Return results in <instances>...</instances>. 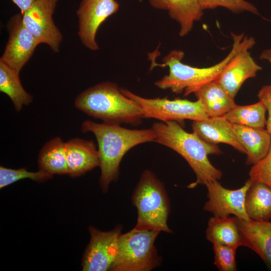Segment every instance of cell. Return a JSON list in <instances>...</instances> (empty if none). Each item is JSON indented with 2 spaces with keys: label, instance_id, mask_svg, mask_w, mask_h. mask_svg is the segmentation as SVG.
<instances>
[{
  "label": "cell",
  "instance_id": "ac0fdd59",
  "mask_svg": "<svg viewBox=\"0 0 271 271\" xmlns=\"http://www.w3.org/2000/svg\"><path fill=\"white\" fill-rule=\"evenodd\" d=\"M194 93L209 117L223 116L236 105L234 98L216 80L202 85Z\"/></svg>",
  "mask_w": 271,
  "mask_h": 271
},
{
  "label": "cell",
  "instance_id": "83f0119b",
  "mask_svg": "<svg viewBox=\"0 0 271 271\" xmlns=\"http://www.w3.org/2000/svg\"><path fill=\"white\" fill-rule=\"evenodd\" d=\"M249 176L251 181L263 183L271 188V146L266 156L252 165Z\"/></svg>",
  "mask_w": 271,
  "mask_h": 271
},
{
  "label": "cell",
  "instance_id": "9a60e30c",
  "mask_svg": "<svg viewBox=\"0 0 271 271\" xmlns=\"http://www.w3.org/2000/svg\"><path fill=\"white\" fill-rule=\"evenodd\" d=\"M192 127L193 132L207 143L215 145L226 144L240 153L246 154L245 149L239 141L232 124L224 115L193 121Z\"/></svg>",
  "mask_w": 271,
  "mask_h": 271
},
{
  "label": "cell",
  "instance_id": "f1b7e54d",
  "mask_svg": "<svg viewBox=\"0 0 271 271\" xmlns=\"http://www.w3.org/2000/svg\"><path fill=\"white\" fill-rule=\"evenodd\" d=\"M257 97L266 107L268 112L266 129L271 136V85H265L258 91Z\"/></svg>",
  "mask_w": 271,
  "mask_h": 271
},
{
  "label": "cell",
  "instance_id": "5b68a950",
  "mask_svg": "<svg viewBox=\"0 0 271 271\" xmlns=\"http://www.w3.org/2000/svg\"><path fill=\"white\" fill-rule=\"evenodd\" d=\"M131 200L138 211L137 222L132 229L172 232L167 224L170 201L164 185L152 171L143 172Z\"/></svg>",
  "mask_w": 271,
  "mask_h": 271
},
{
  "label": "cell",
  "instance_id": "ba28073f",
  "mask_svg": "<svg viewBox=\"0 0 271 271\" xmlns=\"http://www.w3.org/2000/svg\"><path fill=\"white\" fill-rule=\"evenodd\" d=\"M59 0H37L22 14L23 22L39 44L48 45L55 53L59 51L63 36L52 16Z\"/></svg>",
  "mask_w": 271,
  "mask_h": 271
},
{
  "label": "cell",
  "instance_id": "7402d4cb",
  "mask_svg": "<svg viewBox=\"0 0 271 271\" xmlns=\"http://www.w3.org/2000/svg\"><path fill=\"white\" fill-rule=\"evenodd\" d=\"M40 170L53 174H68L65 143L60 137L48 141L38 156Z\"/></svg>",
  "mask_w": 271,
  "mask_h": 271
},
{
  "label": "cell",
  "instance_id": "8992f818",
  "mask_svg": "<svg viewBox=\"0 0 271 271\" xmlns=\"http://www.w3.org/2000/svg\"><path fill=\"white\" fill-rule=\"evenodd\" d=\"M160 231L132 229L121 234L116 257L109 270L149 271L159 265L160 258L155 246Z\"/></svg>",
  "mask_w": 271,
  "mask_h": 271
},
{
  "label": "cell",
  "instance_id": "cb8c5ba5",
  "mask_svg": "<svg viewBox=\"0 0 271 271\" xmlns=\"http://www.w3.org/2000/svg\"><path fill=\"white\" fill-rule=\"evenodd\" d=\"M264 104L259 101L248 105H236L224 116L230 123L243 125L255 128H264L266 126Z\"/></svg>",
  "mask_w": 271,
  "mask_h": 271
},
{
  "label": "cell",
  "instance_id": "8fae6325",
  "mask_svg": "<svg viewBox=\"0 0 271 271\" xmlns=\"http://www.w3.org/2000/svg\"><path fill=\"white\" fill-rule=\"evenodd\" d=\"M119 8L115 0H82L77 10L78 35L82 44L91 51L99 47L96 41L97 31L108 17L116 13Z\"/></svg>",
  "mask_w": 271,
  "mask_h": 271
},
{
  "label": "cell",
  "instance_id": "7c38bea8",
  "mask_svg": "<svg viewBox=\"0 0 271 271\" xmlns=\"http://www.w3.org/2000/svg\"><path fill=\"white\" fill-rule=\"evenodd\" d=\"M7 26L9 38L0 60L20 73L39 43L24 25L22 14L11 17Z\"/></svg>",
  "mask_w": 271,
  "mask_h": 271
},
{
  "label": "cell",
  "instance_id": "52a82bcc",
  "mask_svg": "<svg viewBox=\"0 0 271 271\" xmlns=\"http://www.w3.org/2000/svg\"><path fill=\"white\" fill-rule=\"evenodd\" d=\"M121 92L134 101L142 108L144 118H153L162 122H179L186 119L198 121L209 117L201 102L197 100H170L167 98H147L120 88Z\"/></svg>",
  "mask_w": 271,
  "mask_h": 271
},
{
  "label": "cell",
  "instance_id": "d4e9b609",
  "mask_svg": "<svg viewBox=\"0 0 271 271\" xmlns=\"http://www.w3.org/2000/svg\"><path fill=\"white\" fill-rule=\"evenodd\" d=\"M52 177V174L41 170L37 172H30L25 168L12 169L1 166L0 188L2 189L22 179H30L38 182H42Z\"/></svg>",
  "mask_w": 271,
  "mask_h": 271
},
{
  "label": "cell",
  "instance_id": "7a4b0ae2",
  "mask_svg": "<svg viewBox=\"0 0 271 271\" xmlns=\"http://www.w3.org/2000/svg\"><path fill=\"white\" fill-rule=\"evenodd\" d=\"M151 128L156 134L155 142L178 153L193 170L196 180L188 187L193 188L198 184L205 185L209 181L221 178L222 172L208 158L209 155L222 153L217 145L203 141L193 132H187L177 121L156 122Z\"/></svg>",
  "mask_w": 271,
  "mask_h": 271
},
{
  "label": "cell",
  "instance_id": "484cf974",
  "mask_svg": "<svg viewBox=\"0 0 271 271\" xmlns=\"http://www.w3.org/2000/svg\"><path fill=\"white\" fill-rule=\"evenodd\" d=\"M198 1L203 11L221 7L234 13L248 12L255 15H259L257 8L245 0H198Z\"/></svg>",
  "mask_w": 271,
  "mask_h": 271
},
{
  "label": "cell",
  "instance_id": "f546056e",
  "mask_svg": "<svg viewBox=\"0 0 271 271\" xmlns=\"http://www.w3.org/2000/svg\"><path fill=\"white\" fill-rule=\"evenodd\" d=\"M24 14L37 0H11Z\"/></svg>",
  "mask_w": 271,
  "mask_h": 271
},
{
  "label": "cell",
  "instance_id": "4dcf8cb0",
  "mask_svg": "<svg viewBox=\"0 0 271 271\" xmlns=\"http://www.w3.org/2000/svg\"><path fill=\"white\" fill-rule=\"evenodd\" d=\"M259 59L271 63V48L263 50L259 55Z\"/></svg>",
  "mask_w": 271,
  "mask_h": 271
},
{
  "label": "cell",
  "instance_id": "4fadbf2b",
  "mask_svg": "<svg viewBox=\"0 0 271 271\" xmlns=\"http://www.w3.org/2000/svg\"><path fill=\"white\" fill-rule=\"evenodd\" d=\"M255 44L253 38L233 56L215 80L234 98L242 84L247 79L255 77L262 69L249 52Z\"/></svg>",
  "mask_w": 271,
  "mask_h": 271
},
{
  "label": "cell",
  "instance_id": "44dd1931",
  "mask_svg": "<svg viewBox=\"0 0 271 271\" xmlns=\"http://www.w3.org/2000/svg\"><path fill=\"white\" fill-rule=\"evenodd\" d=\"M207 239L212 244L220 243L236 249L241 245L236 217H211L206 231Z\"/></svg>",
  "mask_w": 271,
  "mask_h": 271
},
{
  "label": "cell",
  "instance_id": "30bf717a",
  "mask_svg": "<svg viewBox=\"0 0 271 271\" xmlns=\"http://www.w3.org/2000/svg\"><path fill=\"white\" fill-rule=\"evenodd\" d=\"M252 181L249 179L240 188L229 189L223 187L218 180H212L206 185L208 200L203 209L216 217H226L230 215L241 219H249L245 209L246 191Z\"/></svg>",
  "mask_w": 271,
  "mask_h": 271
},
{
  "label": "cell",
  "instance_id": "603a6c76",
  "mask_svg": "<svg viewBox=\"0 0 271 271\" xmlns=\"http://www.w3.org/2000/svg\"><path fill=\"white\" fill-rule=\"evenodd\" d=\"M0 91L10 97L18 112L20 111L24 105H29L33 101L32 96L22 85L19 73L1 60Z\"/></svg>",
  "mask_w": 271,
  "mask_h": 271
},
{
  "label": "cell",
  "instance_id": "9c48e42d",
  "mask_svg": "<svg viewBox=\"0 0 271 271\" xmlns=\"http://www.w3.org/2000/svg\"><path fill=\"white\" fill-rule=\"evenodd\" d=\"M122 226L112 230L101 231L90 226V240L85 251L82 262V270H109L116 257Z\"/></svg>",
  "mask_w": 271,
  "mask_h": 271
},
{
  "label": "cell",
  "instance_id": "d6986e66",
  "mask_svg": "<svg viewBox=\"0 0 271 271\" xmlns=\"http://www.w3.org/2000/svg\"><path fill=\"white\" fill-rule=\"evenodd\" d=\"M232 126L245 149L247 165H253L266 156L271 146V136L266 129L238 124H232Z\"/></svg>",
  "mask_w": 271,
  "mask_h": 271
},
{
  "label": "cell",
  "instance_id": "6da1fadb",
  "mask_svg": "<svg viewBox=\"0 0 271 271\" xmlns=\"http://www.w3.org/2000/svg\"><path fill=\"white\" fill-rule=\"evenodd\" d=\"M82 132H91L98 144L99 166L101 170L100 185L104 193L119 176V165L124 155L133 147L147 142H155L156 134L152 128L132 129L118 124L92 120L81 124Z\"/></svg>",
  "mask_w": 271,
  "mask_h": 271
},
{
  "label": "cell",
  "instance_id": "3957f363",
  "mask_svg": "<svg viewBox=\"0 0 271 271\" xmlns=\"http://www.w3.org/2000/svg\"><path fill=\"white\" fill-rule=\"evenodd\" d=\"M233 44L227 55L214 65L204 68H198L182 62L184 53L181 50H174L163 59L161 64L154 63L152 67L168 66L169 72L155 82V85L161 89L171 90L175 93L184 91L187 96L194 93L202 85L215 80L227 63L233 56L253 38L244 34H231Z\"/></svg>",
  "mask_w": 271,
  "mask_h": 271
},
{
  "label": "cell",
  "instance_id": "e0dca14e",
  "mask_svg": "<svg viewBox=\"0 0 271 271\" xmlns=\"http://www.w3.org/2000/svg\"><path fill=\"white\" fill-rule=\"evenodd\" d=\"M153 8L167 11L180 26L179 36L184 37L192 30L194 22L203 14L198 0H148Z\"/></svg>",
  "mask_w": 271,
  "mask_h": 271
},
{
  "label": "cell",
  "instance_id": "4316f807",
  "mask_svg": "<svg viewBox=\"0 0 271 271\" xmlns=\"http://www.w3.org/2000/svg\"><path fill=\"white\" fill-rule=\"evenodd\" d=\"M214 253V264L220 271L237 270L236 248L220 243H213Z\"/></svg>",
  "mask_w": 271,
  "mask_h": 271
},
{
  "label": "cell",
  "instance_id": "5bb4252c",
  "mask_svg": "<svg viewBox=\"0 0 271 271\" xmlns=\"http://www.w3.org/2000/svg\"><path fill=\"white\" fill-rule=\"evenodd\" d=\"M236 219L241 245L254 251L271 269V220Z\"/></svg>",
  "mask_w": 271,
  "mask_h": 271
},
{
  "label": "cell",
  "instance_id": "277c9868",
  "mask_svg": "<svg viewBox=\"0 0 271 271\" xmlns=\"http://www.w3.org/2000/svg\"><path fill=\"white\" fill-rule=\"evenodd\" d=\"M74 105L89 116L107 123L137 125L144 118L140 105L124 95L115 83L108 81L81 92L76 97Z\"/></svg>",
  "mask_w": 271,
  "mask_h": 271
},
{
  "label": "cell",
  "instance_id": "ffe728a7",
  "mask_svg": "<svg viewBox=\"0 0 271 271\" xmlns=\"http://www.w3.org/2000/svg\"><path fill=\"white\" fill-rule=\"evenodd\" d=\"M245 209L250 219L271 220V188L263 183L252 181L246 191Z\"/></svg>",
  "mask_w": 271,
  "mask_h": 271
},
{
  "label": "cell",
  "instance_id": "2e32d148",
  "mask_svg": "<svg viewBox=\"0 0 271 271\" xmlns=\"http://www.w3.org/2000/svg\"><path fill=\"white\" fill-rule=\"evenodd\" d=\"M65 149L71 177L79 176L99 166L98 149L91 140L70 139L65 143Z\"/></svg>",
  "mask_w": 271,
  "mask_h": 271
}]
</instances>
